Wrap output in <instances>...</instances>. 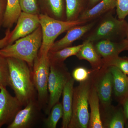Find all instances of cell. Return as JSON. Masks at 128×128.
<instances>
[{"label": "cell", "instance_id": "obj_5", "mask_svg": "<svg viewBox=\"0 0 128 128\" xmlns=\"http://www.w3.org/2000/svg\"><path fill=\"white\" fill-rule=\"evenodd\" d=\"M90 88L88 81L81 82L74 88L72 115L69 128H86L90 119L88 110Z\"/></svg>", "mask_w": 128, "mask_h": 128}, {"label": "cell", "instance_id": "obj_15", "mask_svg": "<svg viewBox=\"0 0 128 128\" xmlns=\"http://www.w3.org/2000/svg\"><path fill=\"white\" fill-rule=\"evenodd\" d=\"M117 0H102L90 9L86 10L78 19L89 22L111 11L116 6Z\"/></svg>", "mask_w": 128, "mask_h": 128}, {"label": "cell", "instance_id": "obj_10", "mask_svg": "<svg viewBox=\"0 0 128 128\" xmlns=\"http://www.w3.org/2000/svg\"><path fill=\"white\" fill-rule=\"evenodd\" d=\"M16 23L15 28L11 31L8 44H12L16 40L30 34L40 26L39 16L22 12Z\"/></svg>", "mask_w": 128, "mask_h": 128}, {"label": "cell", "instance_id": "obj_31", "mask_svg": "<svg viewBox=\"0 0 128 128\" xmlns=\"http://www.w3.org/2000/svg\"><path fill=\"white\" fill-rule=\"evenodd\" d=\"M10 35L11 31L10 28H7L6 31L5 36L2 39H0V49L8 45Z\"/></svg>", "mask_w": 128, "mask_h": 128}, {"label": "cell", "instance_id": "obj_9", "mask_svg": "<svg viewBox=\"0 0 128 128\" xmlns=\"http://www.w3.org/2000/svg\"><path fill=\"white\" fill-rule=\"evenodd\" d=\"M42 109L38 100L35 98L30 100L25 108L18 112L7 128H32L38 120Z\"/></svg>", "mask_w": 128, "mask_h": 128}, {"label": "cell", "instance_id": "obj_3", "mask_svg": "<svg viewBox=\"0 0 128 128\" xmlns=\"http://www.w3.org/2000/svg\"><path fill=\"white\" fill-rule=\"evenodd\" d=\"M42 42V29L40 25L32 33L0 49V54L6 58L12 57L25 61L32 70Z\"/></svg>", "mask_w": 128, "mask_h": 128}, {"label": "cell", "instance_id": "obj_1", "mask_svg": "<svg viewBox=\"0 0 128 128\" xmlns=\"http://www.w3.org/2000/svg\"><path fill=\"white\" fill-rule=\"evenodd\" d=\"M7 58L9 68V86L14 91L15 96L23 106L35 98L34 87L32 70L27 63L12 57Z\"/></svg>", "mask_w": 128, "mask_h": 128}, {"label": "cell", "instance_id": "obj_30", "mask_svg": "<svg viewBox=\"0 0 128 128\" xmlns=\"http://www.w3.org/2000/svg\"><path fill=\"white\" fill-rule=\"evenodd\" d=\"M7 0H0V28L2 26L6 9Z\"/></svg>", "mask_w": 128, "mask_h": 128}, {"label": "cell", "instance_id": "obj_16", "mask_svg": "<svg viewBox=\"0 0 128 128\" xmlns=\"http://www.w3.org/2000/svg\"><path fill=\"white\" fill-rule=\"evenodd\" d=\"M83 46L76 56L79 60H87L94 69H100L103 66L102 59L94 48V42L84 41Z\"/></svg>", "mask_w": 128, "mask_h": 128}, {"label": "cell", "instance_id": "obj_20", "mask_svg": "<svg viewBox=\"0 0 128 128\" xmlns=\"http://www.w3.org/2000/svg\"><path fill=\"white\" fill-rule=\"evenodd\" d=\"M22 12L19 0H7L6 9L2 26L11 28Z\"/></svg>", "mask_w": 128, "mask_h": 128}, {"label": "cell", "instance_id": "obj_8", "mask_svg": "<svg viewBox=\"0 0 128 128\" xmlns=\"http://www.w3.org/2000/svg\"><path fill=\"white\" fill-rule=\"evenodd\" d=\"M23 106L16 96L10 95L6 87L0 86V128L11 124Z\"/></svg>", "mask_w": 128, "mask_h": 128}, {"label": "cell", "instance_id": "obj_13", "mask_svg": "<svg viewBox=\"0 0 128 128\" xmlns=\"http://www.w3.org/2000/svg\"><path fill=\"white\" fill-rule=\"evenodd\" d=\"M41 14L61 21H66L65 0H38Z\"/></svg>", "mask_w": 128, "mask_h": 128}, {"label": "cell", "instance_id": "obj_17", "mask_svg": "<svg viewBox=\"0 0 128 128\" xmlns=\"http://www.w3.org/2000/svg\"><path fill=\"white\" fill-rule=\"evenodd\" d=\"M113 87L112 75L108 69L101 78L96 88L99 100L105 106L110 103Z\"/></svg>", "mask_w": 128, "mask_h": 128}, {"label": "cell", "instance_id": "obj_19", "mask_svg": "<svg viewBox=\"0 0 128 128\" xmlns=\"http://www.w3.org/2000/svg\"><path fill=\"white\" fill-rule=\"evenodd\" d=\"M99 100L96 88L91 89L88 100L91 111L89 122L90 128H103L100 114Z\"/></svg>", "mask_w": 128, "mask_h": 128}, {"label": "cell", "instance_id": "obj_21", "mask_svg": "<svg viewBox=\"0 0 128 128\" xmlns=\"http://www.w3.org/2000/svg\"><path fill=\"white\" fill-rule=\"evenodd\" d=\"M66 4V21L78 20L86 10L88 0H65Z\"/></svg>", "mask_w": 128, "mask_h": 128}, {"label": "cell", "instance_id": "obj_28", "mask_svg": "<svg viewBox=\"0 0 128 128\" xmlns=\"http://www.w3.org/2000/svg\"><path fill=\"white\" fill-rule=\"evenodd\" d=\"M89 72L83 67H78L74 70L72 76L74 80L77 82H82L87 80L89 76Z\"/></svg>", "mask_w": 128, "mask_h": 128}, {"label": "cell", "instance_id": "obj_12", "mask_svg": "<svg viewBox=\"0 0 128 128\" xmlns=\"http://www.w3.org/2000/svg\"><path fill=\"white\" fill-rule=\"evenodd\" d=\"M94 45L98 55L107 58L118 56L122 51L128 50V39L119 41L102 40L94 42Z\"/></svg>", "mask_w": 128, "mask_h": 128}, {"label": "cell", "instance_id": "obj_27", "mask_svg": "<svg viewBox=\"0 0 128 128\" xmlns=\"http://www.w3.org/2000/svg\"><path fill=\"white\" fill-rule=\"evenodd\" d=\"M116 8L118 19H125L128 15V0H117Z\"/></svg>", "mask_w": 128, "mask_h": 128}, {"label": "cell", "instance_id": "obj_14", "mask_svg": "<svg viewBox=\"0 0 128 128\" xmlns=\"http://www.w3.org/2000/svg\"><path fill=\"white\" fill-rule=\"evenodd\" d=\"M74 80L71 78L66 82L62 92V128H67L71 120L72 112V104Z\"/></svg>", "mask_w": 128, "mask_h": 128}, {"label": "cell", "instance_id": "obj_2", "mask_svg": "<svg viewBox=\"0 0 128 128\" xmlns=\"http://www.w3.org/2000/svg\"><path fill=\"white\" fill-rule=\"evenodd\" d=\"M113 10L98 18L94 27L83 38L84 41H96L108 40L119 41L126 38L128 23L124 19H117L112 14Z\"/></svg>", "mask_w": 128, "mask_h": 128}, {"label": "cell", "instance_id": "obj_6", "mask_svg": "<svg viewBox=\"0 0 128 128\" xmlns=\"http://www.w3.org/2000/svg\"><path fill=\"white\" fill-rule=\"evenodd\" d=\"M50 63L48 55L38 54L34 60L32 68L33 81L38 92V101L42 108H46L48 98V80Z\"/></svg>", "mask_w": 128, "mask_h": 128}, {"label": "cell", "instance_id": "obj_25", "mask_svg": "<svg viewBox=\"0 0 128 128\" xmlns=\"http://www.w3.org/2000/svg\"><path fill=\"white\" fill-rule=\"evenodd\" d=\"M22 12L39 16L41 14L38 0H19Z\"/></svg>", "mask_w": 128, "mask_h": 128}, {"label": "cell", "instance_id": "obj_18", "mask_svg": "<svg viewBox=\"0 0 128 128\" xmlns=\"http://www.w3.org/2000/svg\"><path fill=\"white\" fill-rule=\"evenodd\" d=\"M108 70L113 77V88L115 96L118 97L128 96V78L118 68L109 66Z\"/></svg>", "mask_w": 128, "mask_h": 128}, {"label": "cell", "instance_id": "obj_23", "mask_svg": "<svg viewBox=\"0 0 128 128\" xmlns=\"http://www.w3.org/2000/svg\"><path fill=\"white\" fill-rule=\"evenodd\" d=\"M63 115V107L62 104L59 102L53 106L48 117L44 120L45 128H56L58 122L62 118Z\"/></svg>", "mask_w": 128, "mask_h": 128}, {"label": "cell", "instance_id": "obj_11", "mask_svg": "<svg viewBox=\"0 0 128 128\" xmlns=\"http://www.w3.org/2000/svg\"><path fill=\"white\" fill-rule=\"evenodd\" d=\"M98 18L82 25H76L66 31L64 36L54 42L49 51H56L70 46L74 41L82 38L94 27Z\"/></svg>", "mask_w": 128, "mask_h": 128}, {"label": "cell", "instance_id": "obj_22", "mask_svg": "<svg viewBox=\"0 0 128 128\" xmlns=\"http://www.w3.org/2000/svg\"><path fill=\"white\" fill-rule=\"evenodd\" d=\"M83 44L77 46H69L56 51H49L48 57L50 64H60L64 63L66 59L70 56L76 55Z\"/></svg>", "mask_w": 128, "mask_h": 128}, {"label": "cell", "instance_id": "obj_35", "mask_svg": "<svg viewBox=\"0 0 128 128\" xmlns=\"http://www.w3.org/2000/svg\"></svg>", "mask_w": 128, "mask_h": 128}, {"label": "cell", "instance_id": "obj_29", "mask_svg": "<svg viewBox=\"0 0 128 128\" xmlns=\"http://www.w3.org/2000/svg\"><path fill=\"white\" fill-rule=\"evenodd\" d=\"M124 122L123 115L122 113L118 112L115 113L108 123V128H123Z\"/></svg>", "mask_w": 128, "mask_h": 128}, {"label": "cell", "instance_id": "obj_4", "mask_svg": "<svg viewBox=\"0 0 128 128\" xmlns=\"http://www.w3.org/2000/svg\"><path fill=\"white\" fill-rule=\"evenodd\" d=\"M39 18L42 29V42L38 54L48 55L56 39L60 34L74 26L89 22L79 19L73 21L59 20L42 14L39 15Z\"/></svg>", "mask_w": 128, "mask_h": 128}, {"label": "cell", "instance_id": "obj_34", "mask_svg": "<svg viewBox=\"0 0 128 128\" xmlns=\"http://www.w3.org/2000/svg\"><path fill=\"white\" fill-rule=\"evenodd\" d=\"M126 38H127V39H128V33H127V36H126Z\"/></svg>", "mask_w": 128, "mask_h": 128}, {"label": "cell", "instance_id": "obj_7", "mask_svg": "<svg viewBox=\"0 0 128 128\" xmlns=\"http://www.w3.org/2000/svg\"><path fill=\"white\" fill-rule=\"evenodd\" d=\"M71 78L64 63L60 64L50 63L48 84L50 96L45 109L46 114L48 115L53 106L59 102L64 87Z\"/></svg>", "mask_w": 128, "mask_h": 128}, {"label": "cell", "instance_id": "obj_24", "mask_svg": "<svg viewBox=\"0 0 128 128\" xmlns=\"http://www.w3.org/2000/svg\"><path fill=\"white\" fill-rule=\"evenodd\" d=\"M102 67L106 68L109 66H114L118 68L125 74H128V58H122L118 56L102 58Z\"/></svg>", "mask_w": 128, "mask_h": 128}, {"label": "cell", "instance_id": "obj_33", "mask_svg": "<svg viewBox=\"0 0 128 128\" xmlns=\"http://www.w3.org/2000/svg\"><path fill=\"white\" fill-rule=\"evenodd\" d=\"M124 109L125 114L128 119V99L125 102L124 104Z\"/></svg>", "mask_w": 128, "mask_h": 128}, {"label": "cell", "instance_id": "obj_26", "mask_svg": "<svg viewBox=\"0 0 128 128\" xmlns=\"http://www.w3.org/2000/svg\"><path fill=\"white\" fill-rule=\"evenodd\" d=\"M9 68L7 58L0 54V86H9Z\"/></svg>", "mask_w": 128, "mask_h": 128}, {"label": "cell", "instance_id": "obj_32", "mask_svg": "<svg viewBox=\"0 0 128 128\" xmlns=\"http://www.w3.org/2000/svg\"><path fill=\"white\" fill-rule=\"evenodd\" d=\"M102 0H88L86 10L90 9Z\"/></svg>", "mask_w": 128, "mask_h": 128}]
</instances>
